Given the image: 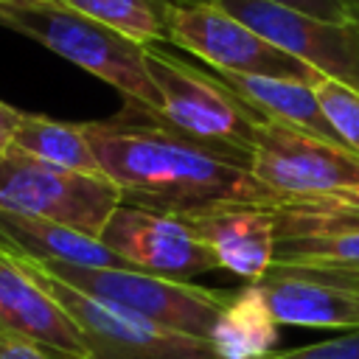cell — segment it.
Wrapping results in <instances>:
<instances>
[{
    "mask_svg": "<svg viewBox=\"0 0 359 359\" xmlns=\"http://www.w3.org/2000/svg\"><path fill=\"white\" fill-rule=\"evenodd\" d=\"M101 171L126 205L163 213H194L213 205H266L275 199L250 168L171 129L151 109L123 101L104 121H84Z\"/></svg>",
    "mask_w": 359,
    "mask_h": 359,
    "instance_id": "cell-1",
    "label": "cell"
},
{
    "mask_svg": "<svg viewBox=\"0 0 359 359\" xmlns=\"http://www.w3.org/2000/svg\"><path fill=\"white\" fill-rule=\"evenodd\" d=\"M0 28L17 31L79 65L115 87L123 101L140 104L151 112L160 109V95L146 67V45L121 31L101 25L59 0H0Z\"/></svg>",
    "mask_w": 359,
    "mask_h": 359,
    "instance_id": "cell-2",
    "label": "cell"
},
{
    "mask_svg": "<svg viewBox=\"0 0 359 359\" xmlns=\"http://www.w3.org/2000/svg\"><path fill=\"white\" fill-rule=\"evenodd\" d=\"M146 67L160 95L154 115L163 123L250 168L255 135L264 121L255 109L227 90L210 67L205 70L177 56L168 42L146 45Z\"/></svg>",
    "mask_w": 359,
    "mask_h": 359,
    "instance_id": "cell-3",
    "label": "cell"
},
{
    "mask_svg": "<svg viewBox=\"0 0 359 359\" xmlns=\"http://www.w3.org/2000/svg\"><path fill=\"white\" fill-rule=\"evenodd\" d=\"M36 264L45 272L65 280L67 286L107 306H115L157 328L208 342L230 294L191 280H171L163 275L126 269V266H79L65 261H36Z\"/></svg>",
    "mask_w": 359,
    "mask_h": 359,
    "instance_id": "cell-4",
    "label": "cell"
},
{
    "mask_svg": "<svg viewBox=\"0 0 359 359\" xmlns=\"http://www.w3.org/2000/svg\"><path fill=\"white\" fill-rule=\"evenodd\" d=\"M121 205L123 194L107 174L70 171L17 149L0 154V210L50 219L98 238Z\"/></svg>",
    "mask_w": 359,
    "mask_h": 359,
    "instance_id": "cell-5",
    "label": "cell"
},
{
    "mask_svg": "<svg viewBox=\"0 0 359 359\" xmlns=\"http://www.w3.org/2000/svg\"><path fill=\"white\" fill-rule=\"evenodd\" d=\"M168 45L185 50L219 73L244 76H272L314 84L323 79L309 65L280 50L258 31L219 8L216 3L199 6H171L168 17Z\"/></svg>",
    "mask_w": 359,
    "mask_h": 359,
    "instance_id": "cell-6",
    "label": "cell"
},
{
    "mask_svg": "<svg viewBox=\"0 0 359 359\" xmlns=\"http://www.w3.org/2000/svg\"><path fill=\"white\" fill-rule=\"evenodd\" d=\"M17 261L73 314L84 334L90 359H219L208 339H194L185 334L157 328L146 320H137L115 306H107L67 286L65 280L45 272L36 261L25 255H17Z\"/></svg>",
    "mask_w": 359,
    "mask_h": 359,
    "instance_id": "cell-7",
    "label": "cell"
},
{
    "mask_svg": "<svg viewBox=\"0 0 359 359\" xmlns=\"http://www.w3.org/2000/svg\"><path fill=\"white\" fill-rule=\"evenodd\" d=\"M250 174L275 199H309L356 188L359 157L345 146L264 118L255 135Z\"/></svg>",
    "mask_w": 359,
    "mask_h": 359,
    "instance_id": "cell-8",
    "label": "cell"
},
{
    "mask_svg": "<svg viewBox=\"0 0 359 359\" xmlns=\"http://www.w3.org/2000/svg\"><path fill=\"white\" fill-rule=\"evenodd\" d=\"M216 6L323 79L359 93V25L314 20L266 0H216Z\"/></svg>",
    "mask_w": 359,
    "mask_h": 359,
    "instance_id": "cell-9",
    "label": "cell"
},
{
    "mask_svg": "<svg viewBox=\"0 0 359 359\" xmlns=\"http://www.w3.org/2000/svg\"><path fill=\"white\" fill-rule=\"evenodd\" d=\"M98 238L132 269H143L171 280H191L202 272L222 269L213 250L177 213L123 202L109 216Z\"/></svg>",
    "mask_w": 359,
    "mask_h": 359,
    "instance_id": "cell-10",
    "label": "cell"
},
{
    "mask_svg": "<svg viewBox=\"0 0 359 359\" xmlns=\"http://www.w3.org/2000/svg\"><path fill=\"white\" fill-rule=\"evenodd\" d=\"M0 331L14 334L50 359H90L73 314L0 244Z\"/></svg>",
    "mask_w": 359,
    "mask_h": 359,
    "instance_id": "cell-11",
    "label": "cell"
},
{
    "mask_svg": "<svg viewBox=\"0 0 359 359\" xmlns=\"http://www.w3.org/2000/svg\"><path fill=\"white\" fill-rule=\"evenodd\" d=\"M182 219L213 250L222 269L247 283H258L272 269L278 227L266 205H213Z\"/></svg>",
    "mask_w": 359,
    "mask_h": 359,
    "instance_id": "cell-12",
    "label": "cell"
},
{
    "mask_svg": "<svg viewBox=\"0 0 359 359\" xmlns=\"http://www.w3.org/2000/svg\"><path fill=\"white\" fill-rule=\"evenodd\" d=\"M258 286L278 325L359 331V292L353 289L292 266H272Z\"/></svg>",
    "mask_w": 359,
    "mask_h": 359,
    "instance_id": "cell-13",
    "label": "cell"
},
{
    "mask_svg": "<svg viewBox=\"0 0 359 359\" xmlns=\"http://www.w3.org/2000/svg\"><path fill=\"white\" fill-rule=\"evenodd\" d=\"M0 244L17 255L34 261H65L79 266H126L118 252H112L101 238L73 230L67 224L0 210Z\"/></svg>",
    "mask_w": 359,
    "mask_h": 359,
    "instance_id": "cell-14",
    "label": "cell"
},
{
    "mask_svg": "<svg viewBox=\"0 0 359 359\" xmlns=\"http://www.w3.org/2000/svg\"><path fill=\"white\" fill-rule=\"evenodd\" d=\"M213 76L233 90L250 109H255L266 121H278L294 129H303L320 140H328L334 146H345L325 118L314 84L306 81H292V79H272V76H244V73H219ZM348 149V146H345Z\"/></svg>",
    "mask_w": 359,
    "mask_h": 359,
    "instance_id": "cell-15",
    "label": "cell"
},
{
    "mask_svg": "<svg viewBox=\"0 0 359 359\" xmlns=\"http://www.w3.org/2000/svg\"><path fill=\"white\" fill-rule=\"evenodd\" d=\"M210 345L219 359H264L275 351L278 320L272 317L258 283H244L227 294Z\"/></svg>",
    "mask_w": 359,
    "mask_h": 359,
    "instance_id": "cell-16",
    "label": "cell"
},
{
    "mask_svg": "<svg viewBox=\"0 0 359 359\" xmlns=\"http://www.w3.org/2000/svg\"><path fill=\"white\" fill-rule=\"evenodd\" d=\"M11 149L31 154L36 160H45L50 165H62L81 174H104L101 163L90 146V137L84 132V123L73 121H56L50 115L22 112V121L14 132Z\"/></svg>",
    "mask_w": 359,
    "mask_h": 359,
    "instance_id": "cell-17",
    "label": "cell"
},
{
    "mask_svg": "<svg viewBox=\"0 0 359 359\" xmlns=\"http://www.w3.org/2000/svg\"><path fill=\"white\" fill-rule=\"evenodd\" d=\"M266 208L278 236L359 230V185L309 199H269Z\"/></svg>",
    "mask_w": 359,
    "mask_h": 359,
    "instance_id": "cell-18",
    "label": "cell"
},
{
    "mask_svg": "<svg viewBox=\"0 0 359 359\" xmlns=\"http://www.w3.org/2000/svg\"><path fill=\"white\" fill-rule=\"evenodd\" d=\"M272 266H292L309 272H356L359 230L278 236Z\"/></svg>",
    "mask_w": 359,
    "mask_h": 359,
    "instance_id": "cell-19",
    "label": "cell"
},
{
    "mask_svg": "<svg viewBox=\"0 0 359 359\" xmlns=\"http://www.w3.org/2000/svg\"><path fill=\"white\" fill-rule=\"evenodd\" d=\"M101 25H109L121 31L123 36L151 45V42H168V17H171V0H59Z\"/></svg>",
    "mask_w": 359,
    "mask_h": 359,
    "instance_id": "cell-20",
    "label": "cell"
},
{
    "mask_svg": "<svg viewBox=\"0 0 359 359\" xmlns=\"http://www.w3.org/2000/svg\"><path fill=\"white\" fill-rule=\"evenodd\" d=\"M314 93H317V101L325 118L337 129L339 140L359 157V93L331 79H317Z\"/></svg>",
    "mask_w": 359,
    "mask_h": 359,
    "instance_id": "cell-21",
    "label": "cell"
},
{
    "mask_svg": "<svg viewBox=\"0 0 359 359\" xmlns=\"http://www.w3.org/2000/svg\"><path fill=\"white\" fill-rule=\"evenodd\" d=\"M280 8L325 20V22H353L359 25V0H266Z\"/></svg>",
    "mask_w": 359,
    "mask_h": 359,
    "instance_id": "cell-22",
    "label": "cell"
},
{
    "mask_svg": "<svg viewBox=\"0 0 359 359\" xmlns=\"http://www.w3.org/2000/svg\"><path fill=\"white\" fill-rule=\"evenodd\" d=\"M264 359H359V331L342 334L337 339L289 348V351H272Z\"/></svg>",
    "mask_w": 359,
    "mask_h": 359,
    "instance_id": "cell-23",
    "label": "cell"
},
{
    "mask_svg": "<svg viewBox=\"0 0 359 359\" xmlns=\"http://www.w3.org/2000/svg\"><path fill=\"white\" fill-rule=\"evenodd\" d=\"M0 359H50V356L42 348H36L20 337L0 331Z\"/></svg>",
    "mask_w": 359,
    "mask_h": 359,
    "instance_id": "cell-24",
    "label": "cell"
},
{
    "mask_svg": "<svg viewBox=\"0 0 359 359\" xmlns=\"http://www.w3.org/2000/svg\"><path fill=\"white\" fill-rule=\"evenodd\" d=\"M20 121H22V112L14 109L11 104L0 101V154L11 149V143H14V132H17Z\"/></svg>",
    "mask_w": 359,
    "mask_h": 359,
    "instance_id": "cell-25",
    "label": "cell"
},
{
    "mask_svg": "<svg viewBox=\"0 0 359 359\" xmlns=\"http://www.w3.org/2000/svg\"><path fill=\"white\" fill-rule=\"evenodd\" d=\"M303 272H309V269H303ZM311 275H320V278H325V280H334V283H339V286H345V289L359 292V269H356V272H311Z\"/></svg>",
    "mask_w": 359,
    "mask_h": 359,
    "instance_id": "cell-26",
    "label": "cell"
},
{
    "mask_svg": "<svg viewBox=\"0 0 359 359\" xmlns=\"http://www.w3.org/2000/svg\"><path fill=\"white\" fill-rule=\"evenodd\" d=\"M174 6H199V3H216V0H171Z\"/></svg>",
    "mask_w": 359,
    "mask_h": 359,
    "instance_id": "cell-27",
    "label": "cell"
}]
</instances>
